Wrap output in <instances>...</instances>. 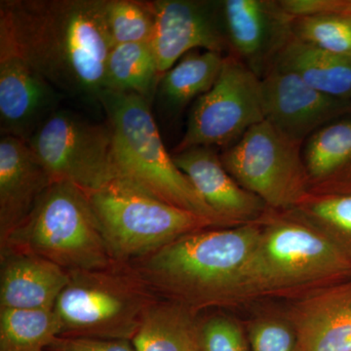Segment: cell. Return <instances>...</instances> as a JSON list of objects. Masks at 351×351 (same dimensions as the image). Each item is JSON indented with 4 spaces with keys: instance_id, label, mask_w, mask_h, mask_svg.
Wrapping results in <instances>:
<instances>
[{
    "instance_id": "277c9868",
    "label": "cell",
    "mask_w": 351,
    "mask_h": 351,
    "mask_svg": "<svg viewBox=\"0 0 351 351\" xmlns=\"http://www.w3.org/2000/svg\"><path fill=\"white\" fill-rule=\"evenodd\" d=\"M99 104L112 133L117 178L130 182L158 199L218 221L219 218L166 151L152 113V103L138 94L104 90Z\"/></svg>"
},
{
    "instance_id": "ba28073f",
    "label": "cell",
    "mask_w": 351,
    "mask_h": 351,
    "mask_svg": "<svg viewBox=\"0 0 351 351\" xmlns=\"http://www.w3.org/2000/svg\"><path fill=\"white\" fill-rule=\"evenodd\" d=\"M302 145L263 120L226 147L221 159L235 181L269 209L292 211L311 193Z\"/></svg>"
},
{
    "instance_id": "4fadbf2b",
    "label": "cell",
    "mask_w": 351,
    "mask_h": 351,
    "mask_svg": "<svg viewBox=\"0 0 351 351\" xmlns=\"http://www.w3.org/2000/svg\"><path fill=\"white\" fill-rule=\"evenodd\" d=\"M262 94L265 120L295 142L304 143L321 127L351 114V101L321 93L290 71L269 69L262 78Z\"/></svg>"
},
{
    "instance_id": "4dcf8cb0",
    "label": "cell",
    "mask_w": 351,
    "mask_h": 351,
    "mask_svg": "<svg viewBox=\"0 0 351 351\" xmlns=\"http://www.w3.org/2000/svg\"><path fill=\"white\" fill-rule=\"evenodd\" d=\"M293 17L311 14H337L351 18V0H280Z\"/></svg>"
},
{
    "instance_id": "9c48e42d",
    "label": "cell",
    "mask_w": 351,
    "mask_h": 351,
    "mask_svg": "<svg viewBox=\"0 0 351 351\" xmlns=\"http://www.w3.org/2000/svg\"><path fill=\"white\" fill-rule=\"evenodd\" d=\"M27 145L53 182H66L86 193L117 179L110 126L58 110L41 124Z\"/></svg>"
},
{
    "instance_id": "d4e9b609",
    "label": "cell",
    "mask_w": 351,
    "mask_h": 351,
    "mask_svg": "<svg viewBox=\"0 0 351 351\" xmlns=\"http://www.w3.org/2000/svg\"><path fill=\"white\" fill-rule=\"evenodd\" d=\"M291 212L324 232L351 258V193H311Z\"/></svg>"
},
{
    "instance_id": "d6986e66",
    "label": "cell",
    "mask_w": 351,
    "mask_h": 351,
    "mask_svg": "<svg viewBox=\"0 0 351 351\" xmlns=\"http://www.w3.org/2000/svg\"><path fill=\"white\" fill-rule=\"evenodd\" d=\"M302 157L311 193H328L351 179V114L321 127L306 138Z\"/></svg>"
},
{
    "instance_id": "cb8c5ba5",
    "label": "cell",
    "mask_w": 351,
    "mask_h": 351,
    "mask_svg": "<svg viewBox=\"0 0 351 351\" xmlns=\"http://www.w3.org/2000/svg\"><path fill=\"white\" fill-rule=\"evenodd\" d=\"M60 335L54 308H0V351H45Z\"/></svg>"
},
{
    "instance_id": "5b68a950",
    "label": "cell",
    "mask_w": 351,
    "mask_h": 351,
    "mask_svg": "<svg viewBox=\"0 0 351 351\" xmlns=\"http://www.w3.org/2000/svg\"><path fill=\"white\" fill-rule=\"evenodd\" d=\"M0 252H21L56 263L66 271L105 269L110 258L98 221L82 189L53 182Z\"/></svg>"
},
{
    "instance_id": "52a82bcc",
    "label": "cell",
    "mask_w": 351,
    "mask_h": 351,
    "mask_svg": "<svg viewBox=\"0 0 351 351\" xmlns=\"http://www.w3.org/2000/svg\"><path fill=\"white\" fill-rule=\"evenodd\" d=\"M87 195L115 263L144 258L189 233L225 228L214 219L168 204L119 178Z\"/></svg>"
},
{
    "instance_id": "44dd1931",
    "label": "cell",
    "mask_w": 351,
    "mask_h": 351,
    "mask_svg": "<svg viewBox=\"0 0 351 351\" xmlns=\"http://www.w3.org/2000/svg\"><path fill=\"white\" fill-rule=\"evenodd\" d=\"M196 313L179 302L158 299L145 313L132 343L136 351H202Z\"/></svg>"
},
{
    "instance_id": "30bf717a",
    "label": "cell",
    "mask_w": 351,
    "mask_h": 351,
    "mask_svg": "<svg viewBox=\"0 0 351 351\" xmlns=\"http://www.w3.org/2000/svg\"><path fill=\"white\" fill-rule=\"evenodd\" d=\"M263 120L262 80L237 58L226 56L213 87L193 104L173 154L196 147H228Z\"/></svg>"
},
{
    "instance_id": "3957f363",
    "label": "cell",
    "mask_w": 351,
    "mask_h": 351,
    "mask_svg": "<svg viewBox=\"0 0 351 351\" xmlns=\"http://www.w3.org/2000/svg\"><path fill=\"white\" fill-rule=\"evenodd\" d=\"M260 221L237 304L274 295L300 298L351 274V258L345 252L298 215L269 209Z\"/></svg>"
},
{
    "instance_id": "7a4b0ae2",
    "label": "cell",
    "mask_w": 351,
    "mask_h": 351,
    "mask_svg": "<svg viewBox=\"0 0 351 351\" xmlns=\"http://www.w3.org/2000/svg\"><path fill=\"white\" fill-rule=\"evenodd\" d=\"M261 221L189 233L130 263L159 297L195 313L237 304Z\"/></svg>"
},
{
    "instance_id": "7c38bea8",
    "label": "cell",
    "mask_w": 351,
    "mask_h": 351,
    "mask_svg": "<svg viewBox=\"0 0 351 351\" xmlns=\"http://www.w3.org/2000/svg\"><path fill=\"white\" fill-rule=\"evenodd\" d=\"M221 9L230 56L262 80L292 38L294 17L272 0H223Z\"/></svg>"
},
{
    "instance_id": "603a6c76",
    "label": "cell",
    "mask_w": 351,
    "mask_h": 351,
    "mask_svg": "<svg viewBox=\"0 0 351 351\" xmlns=\"http://www.w3.org/2000/svg\"><path fill=\"white\" fill-rule=\"evenodd\" d=\"M160 77L149 43L120 44L108 53L105 90L138 94L152 103Z\"/></svg>"
},
{
    "instance_id": "6da1fadb",
    "label": "cell",
    "mask_w": 351,
    "mask_h": 351,
    "mask_svg": "<svg viewBox=\"0 0 351 351\" xmlns=\"http://www.w3.org/2000/svg\"><path fill=\"white\" fill-rule=\"evenodd\" d=\"M104 0H2L0 47L73 99L98 101L112 48Z\"/></svg>"
},
{
    "instance_id": "ac0fdd59",
    "label": "cell",
    "mask_w": 351,
    "mask_h": 351,
    "mask_svg": "<svg viewBox=\"0 0 351 351\" xmlns=\"http://www.w3.org/2000/svg\"><path fill=\"white\" fill-rule=\"evenodd\" d=\"M0 308H54L69 271L29 253L0 252Z\"/></svg>"
},
{
    "instance_id": "7402d4cb",
    "label": "cell",
    "mask_w": 351,
    "mask_h": 351,
    "mask_svg": "<svg viewBox=\"0 0 351 351\" xmlns=\"http://www.w3.org/2000/svg\"><path fill=\"white\" fill-rule=\"evenodd\" d=\"M225 57L205 50L184 55L159 80L156 94L164 110L178 114L191 101L206 94L218 80Z\"/></svg>"
},
{
    "instance_id": "d6a6232c",
    "label": "cell",
    "mask_w": 351,
    "mask_h": 351,
    "mask_svg": "<svg viewBox=\"0 0 351 351\" xmlns=\"http://www.w3.org/2000/svg\"><path fill=\"white\" fill-rule=\"evenodd\" d=\"M348 193H351V191H348Z\"/></svg>"
},
{
    "instance_id": "8992f818",
    "label": "cell",
    "mask_w": 351,
    "mask_h": 351,
    "mask_svg": "<svg viewBox=\"0 0 351 351\" xmlns=\"http://www.w3.org/2000/svg\"><path fill=\"white\" fill-rule=\"evenodd\" d=\"M158 295L130 263L69 272L55 304L60 337L132 341Z\"/></svg>"
},
{
    "instance_id": "f546056e",
    "label": "cell",
    "mask_w": 351,
    "mask_h": 351,
    "mask_svg": "<svg viewBox=\"0 0 351 351\" xmlns=\"http://www.w3.org/2000/svg\"><path fill=\"white\" fill-rule=\"evenodd\" d=\"M45 351H136L131 341L58 337Z\"/></svg>"
},
{
    "instance_id": "f1b7e54d",
    "label": "cell",
    "mask_w": 351,
    "mask_h": 351,
    "mask_svg": "<svg viewBox=\"0 0 351 351\" xmlns=\"http://www.w3.org/2000/svg\"><path fill=\"white\" fill-rule=\"evenodd\" d=\"M202 351H251L247 334L239 323L226 315H213L200 321Z\"/></svg>"
},
{
    "instance_id": "ffe728a7",
    "label": "cell",
    "mask_w": 351,
    "mask_h": 351,
    "mask_svg": "<svg viewBox=\"0 0 351 351\" xmlns=\"http://www.w3.org/2000/svg\"><path fill=\"white\" fill-rule=\"evenodd\" d=\"M271 69L290 71L321 93L351 101V58L321 50L293 36L277 54Z\"/></svg>"
},
{
    "instance_id": "1f68e13d",
    "label": "cell",
    "mask_w": 351,
    "mask_h": 351,
    "mask_svg": "<svg viewBox=\"0 0 351 351\" xmlns=\"http://www.w3.org/2000/svg\"><path fill=\"white\" fill-rule=\"evenodd\" d=\"M351 191V179L350 181L346 182L343 186H341V188L337 189V191Z\"/></svg>"
},
{
    "instance_id": "2e32d148",
    "label": "cell",
    "mask_w": 351,
    "mask_h": 351,
    "mask_svg": "<svg viewBox=\"0 0 351 351\" xmlns=\"http://www.w3.org/2000/svg\"><path fill=\"white\" fill-rule=\"evenodd\" d=\"M286 317L297 332L300 351H351V282L298 298Z\"/></svg>"
},
{
    "instance_id": "83f0119b",
    "label": "cell",
    "mask_w": 351,
    "mask_h": 351,
    "mask_svg": "<svg viewBox=\"0 0 351 351\" xmlns=\"http://www.w3.org/2000/svg\"><path fill=\"white\" fill-rule=\"evenodd\" d=\"M247 338L251 351H300L297 332L286 316H262L252 321Z\"/></svg>"
},
{
    "instance_id": "5bb4252c",
    "label": "cell",
    "mask_w": 351,
    "mask_h": 351,
    "mask_svg": "<svg viewBox=\"0 0 351 351\" xmlns=\"http://www.w3.org/2000/svg\"><path fill=\"white\" fill-rule=\"evenodd\" d=\"M63 94L20 55L0 47L1 136L27 141L51 114L60 110Z\"/></svg>"
},
{
    "instance_id": "9a60e30c",
    "label": "cell",
    "mask_w": 351,
    "mask_h": 351,
    "mask_svg": "<svg viewBox=\"0 0 351 351\" xmlns=\"http://www.w3.org/2000/svg\"><path fill=\"white\" fill-rule=\"evenodd\" d=\"M208 206L233 226L254 223L269 211L262 199L235 181L212 147H196L172 154Z\"/></svg>"
},
{
    "instance_id": "8fae6325",
    "label": "cell",
    "mask_w": 351,
    "mask_h": 351,
    "mask_svg": "<svg viewBox=\"0 0 351 351\" xmlns=\"http://www.w3.org/2000/svg\"><path fill=\"white\" fill-rule=\"evenodd\" d=\"M151 44L160 75L191 51L205 50L230 56L221 1L156 0Z\"/></svg>"
},
{
    "instance_id": "484cf974",
    "label": "cell",
    "mask_w": 351,
    "mask_h": 351,
    "mask_svg": "<svg viewBox=\"0 0 351 351\" xmlns=\"http://www.w3.org/2000/svg\"><path fill=\"white\" fill-rule=\"evenodd\" d=\"M104 18L112 47L126 43H149L154 15L151 1L104 0Z\"/></svg>"
},
{
    "instance_id": "4316f807",
    "label": "cell",
    "mask_w": 351,
    "mask_h": 351,
    "mask_svg": "<svg viewBox=\"0 0 351 351\" xmlns=\"http://www.w3.org/2000/svg\"><path fill=\"white\" fill-rule=\"evenodd\" d=\"M292 34L302 43L351 58V18L337 14H311L293 18Z\"/></svg>"
},
{
    "instance_id": "e0dca14e",
    "label": "cell",
    "mask_w": 351,
    "mask_h": 351,
    "mask_svg": "<svg viewBox=\"0 0 351 351\" xmlns=\"http://www.w3.org/2000/svg\"><path fill=\"white\" fill-rule=\"evenodd\" d=\"M53 180L27 142L0 140V242L31 214Z\"/></svg>"
}]
</instances>
